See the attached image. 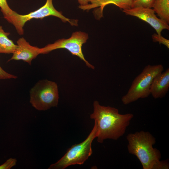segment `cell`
Wrapping results in <instances>:
<instances>
[{"label":"cell","instance_id":"obj_6","mask_svg":"<svg viewBox=\"0 0 169 169\" xmlns=\"http://www.w3.org/2000/svg\"><path fill=\"white\" fill-rule=\"evenodd\" d=\"M50 16L58 17L64 22H68L72 26L78 25L77 20L68 18L63 15L61 12L55 9L53 4V0H46L43 6L26 15L19 14L15 12L11 16L6 19L14 26L19 34L23 35L24 33L23 27L26 22L32 19H42Z\"/></svg>","mask_w":169,"mask_h":169},{"label":"cell","instance_id":"obj_1","mask_svg":"<svg viewBox=\"0 0 169 169\" xmlns=\"http://www.w3.org/2000/svg\"><path fill=\"white\" fill-rule=\"evenodd\" d=\"M93 107L90 118L96 124L97 141L100 143L106 139L116 140L122 136L134 117L132 113L120 114L118 109L101 105L97 101L94 102Z\"/></svg>","mask_w":169,"mask_h":169},{"label":"cell","instance_id":"obj_16","mask_svg":"<svg viewBox=\"0 0 169 169\" xmlns=\"http://www.w3.org/2000/svg\"><path fill=\"white\" fill-rule=\"evenodd\" d=\"M152 38L154 42H158L160 44H162L169 48V40L164 38L161 34L154 33L152 35Z\"/></svg>","mask_w":169,"mask_h":169},{"label":"cell","instance_id":"obj_2","mask_svg":"<svg viewBox=\"0 0 169 169\" xmlns=\"http://www.w3.org/2000/svg\"><path fill=\"white\" fill-rule=\"evenodd\" d=\"M129 153L136 156L143 169H168V159L160 160V151L154 148L156 138L149 132L141 131L129 134L126 136Z\"/></svg>","mask_w":169,"mask_h":169},{"label":"cell","instance_id":"obj_18","mask_svg":"<svg viewBox=\"0 0 169 169\" xmlns=\"http://www.w3.org/2000/svg\"><path fill=\"white\" fill-rule=\"evenodd\" d=\"M17 77L8 73L4 70L0 66V79H16Z\"/></svg>","mask_w":169,"mask_h":169},{"label":"cell","instance_id":"obj_15","mask_svg":"<svg viewBox=\"0 0 169 169\" xmlns=\"http://www.w3.org/2000/svg\"><path fill=\"white\" fill-rule=\"evenodd\" d=\"M0 8L5 19L11 16L15 12L9 7L7 0H0Z\"/></svg>","mask_w":169,"mask_h":169},{"label":"cell","instance_id":"obj_4","mask_svg":"<svg viewBox=\"0 0 169 169\" xmlns=\"http://www.w3.org/2000/svg\"><path fill=\"white\" fill-rule=\"evenodd\" d=\"M97 135V128L95 122L94 127L86 138L68 148L64 156L56 162L51 165L48 169H64L71 165L83 164L92 153V143Z\"/></svg>","mask_w":169,"mask_h":169},{"label":"cell","instance_id":"obj_5","mask_svg":"<svg viewBox=\"0 0 169 169\" xmlns=\"http://www.w3.org/2000/svg\"><path fill=\"white\" fill-rule=\"evenodd\" d=\"M30 102L38 110H45L57 107L59 95L57 84L47 79L40 80L30 91Z\"/></svg>","mask_w":169,"mask_h":169},{"label":"cell","instance_id":"obj_11","mask_svg":"<svg viewBox=\"0 0 169 169\" xmlns=\"http://www.w3.org/2000/svg\"><path fill=\"white\" fill-rule=\"evenodd\" d=\"M169 90V69L156 76L151 84L150 92L155 99L165 97Z\"/></svg>","mask_w":169,"mask_h":169},{"label":"cell","instance_id":"obj_19","mask_svg":"<svg viewBox=\"0 0 169 169\" xmlns=\"http://www.w3.org/2000/svg\"><path fill=\"white\" fill-rule=\"evenodd\" d=\"M80 6H85L88 4L90 0H77Z\"/></svg>","mask_w":169,"mask_h":169},{"label":"cell","instance_id":"obj_10","mask_svg":"<svg viewBox=\"0 0 169 169\" xmlns=\"http://www.w3.org/2000/svg\"><path fill=\"white\" fill-rule=\"evenodd\" d=\"M132 0H90V3L85 6H79V8L83 10H89L91 9L99 7L94 11V14L97 18L103 17V12L106 5L114 4L120 8L125 9L131 8Z\"/></svg>","mask_w":169,"mask_h":169},{"label":"cell","instance_id":"obj_12","mask_svg":"<svg viewBox=\"0 0 169 169\" xmlns=\"http://www.w3.org/2000/svg\"><path fill=\"white\" fill-rule=\"evenodd\" d=\"M152 7L160 19L169 23V0H154Z\"/></svg>","mask_w":169,"mask_h":169},{"label":"cell","instance_id":"obj_13","mask_svg":"<svg viewBox=\"0 0 169 169\" xmlns=\"http://www.w3.org/2000/svg\"><path fill=\"white\" fill-rule=\"evenodd\" d=\"M9 33L5 32L0 26V53L13 54L17 47L8 36Z\"/></svg>","mask_w":169,"mask_h":169},{"label":"cell","instance_id":"obj_7","mask_svg":"<svg viewBox=\"0 0 169 169\" xmlns=\"http://www.w3.org/2000/svg\"><path fill=\"white\" fill-rule=\"evenodd\" d=\"M88 38V34L80 31H76L73 33L69 38L59 39L53 44H48L40 48V54H47L58 49H66L73 55L78 56L83 60L89 68L94 69V66L85 59L82 51V46Z\"/></svg>","mask_w":169,"mask_h":169},{"label":"cell","instance_id":"obj_9","mask_svg":"<svg viewBox=\"0 0 169 169\" xmlns=\"http://www.w3.org/2000/svg\"><path fill=\"white\" fill-rule=\"evenodd\" d=\"M17 47L8 61L12 60H22L31 65L32 60L40 54V48L31 46L23 38L17 41Z\"/></svg>","mask_w":169,"mask_h":169},{"label":"cell","instance_id":"obj_8","mask_svg":"<svg viewBox=\"0 0 169 169\" xmlns=\"http://www.w3.org/2000/svg\"><path fill=\"white\" fill-rule=\"evenodd\" d=\"M123 12L127 15L137 17L146 22L156 30L159 35H161L163 30L169 29L168 24L157 17L153 9L139 7L123 9Z\"/></svg>","mask_w":169,"mask_h":169},{"label":"cell","instance_id":"obj_14","mask_svg":"<svg viewBox=\"0 0 169 169\" xmlns=\"http://www.w3.org/2000/svg\"><path fill=\"white\" fill-rule=\"evenodd\" d=\"M154 0H132L131 8L142 7L150 8L152 6Z\"/></svg>","mask_w":169,"mask_h":169},{"label":"cell","instance_id":"obj_17","mask_svg":"<svg viewBox=\"0 0 169 169\" xmlns=\"http://www.w3.org/2000/svg\"><path fill=\"white\" fill-rule=\"evenodd\" d=\"M16 159L10 158L3 164L0 165V169H10L16 165Z\"/></svg>","mask_w":169,"mask_h":169},{"label":"cell","instance_id":"obj_3","mask_svg":"<svg viewBox=\"0 0 169 169\" xmlns=\"http://www.w3.org/2000/svg\"><path fill=\"white\" fill-rule=\"evenodd\" d=\"M164 70L161 64L148 65L133 80L128 91L121 98L125 105H128L139 99L148 97L150 87L154 78Z\"/></svg>","mask_w":169,"mask_h":169}]
</instances>
